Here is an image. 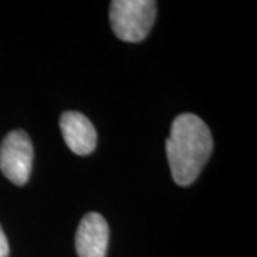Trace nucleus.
Wrapping results in <instances>:
<instances>
[{
    "label": "nucleus",
    "mask_w": 257,
    "mask_h": 257,
    "mask_svg": "<svg viewBox=\"0 0 257 257\" xmlns=\"http://www.w3.org/2000/svg\"><path fill=\"white\" fill-rule=\"evenodd\" d=\"M213 150L207 124L193 113L177 116L166 140V153L172 177L179 186L192 184L200 175Z\"/></svg>",
    "instance_id": "nucleus-1"
},
{
    "label": "nucleus",
    "mask_w": 257,
    "mask_h": 257,
    "mask_svg": "<svg viewBox=\"0 0 257 257\" xmlns=\"http://www.w3.org/2000/svg\"><path fill=\"white\" fill-rule=\"evenodd\" d=\"M156 6L153 0H113L110 3L113 33L128 43L145 40L155 23Z\"/></svg>",
    "instance_id": "nucleus-2"
},
{
    "label": "nucleus",
    "mask_w": 257,
    "mask_h": 257,
    "mask_svg": "<svg viewBox=\"0 0 257 257\" xmlns=\"http://www.w3.org/2000/svg\"><path fill=\"white\" fill-rule=\"evenodd\" d=\"M33 146L23 130L10 132L0 146V170L16 186L28 183L33 169Z\"/></svg>",
    "instance_id": "nucleus-3"
},
{
    "label": "nucleus",
    "mask_w": 257,
    "mask_h": 257,
    "mask_svg": "<svg viewBox=\"0 0 257 257\" xmlns=\"http://www.w3.org/2000/svg\"><path fill=\"white\" fill-rule=\"evenodd\" d=\"M109 226L99 213H87L76 231V251L79 257H106Z\"/></svg>",
    "instance_id": "nucleus-4"
},
{
    "label": "nucleus",
    "mask_w": 257,
    "mask_h": 257,
    "mask_svg": "<svg viewBox=\"0 0 257 257\" xmlns=\"http://www.w3.org/2000/svg\"><path fill=\"white\" fill-rule=\"evenodd\" d=\"M60 130L67 147L79 156L90 155L96 143L97 135L92 121L79 111H64L60 117Z\"/></svg>",
    "instance_id": "nucleus-5"
},
{
    "label": "nucleus",
    "mask_w": 257,
    "mask_h": 257,
    "mask_svg": "<svg viewBox=\"0 0 257 257\" xmlns=\"http://www.w3.org/2000/svg\"><path fill=\"white\" fill-rule=\"evenodd\" d=\"M0 257H9V241L6 239V234L0 227Z\"/></svg>",
    "instance_id": "nucleus-6"
}]
</instances>
